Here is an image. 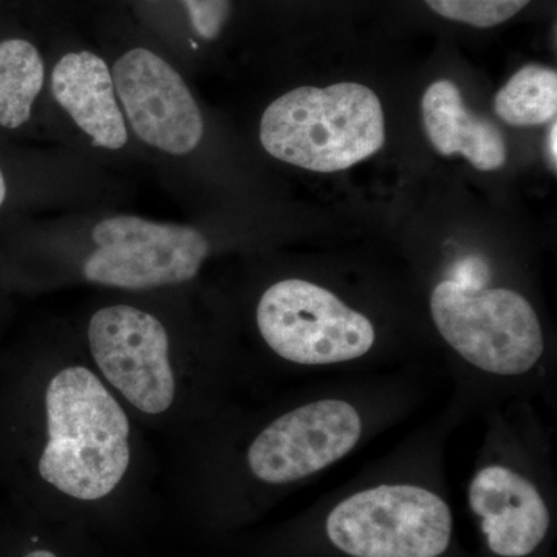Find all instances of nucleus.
<instances>
[{
  "mask_svg": "<svg viewBox=\"0 0 557 557\" xmlns=\"http://www.w3.org/2000/svg\"><path fill=\"white\" fill-rule=\"evenodd\" d=\"M86 341L91 368L124 406L161 418L178 405L177 350L159 318L127 304L102 307L91 314Z\"/></svg>",
  "mask_w": 557,
  "mask_h": 557,
  "instance_id": "obj_6",
  "label": "nucleus"
},
{
  "mask_svg": "<svg viewBox=\"0 0 557 557\" xmlns=\"http://www.w3.org/2000/svg\"><path fill=\"white\" fill-rule=\"evenodd\" d=\"M429 9L449 21L475 28H493L515 17L531 0H424Z\"/></svg>",
  "mask_w": 557,
  "mask_h": 557,
  "instance_id": "obj_15",
  "label": "nucleus"
},
{
  "mask_svg": "<svg viewBox=\"0 0 557 557\" xmlns=\"http://www.w3.org/2000/svg\"><path fill=\"white\" fill-rule=\"evenodd\" d=\"M384 141L383 106L364 84L298 87L271 102L260 121V143L271 157L322 174L368 160Z\"/></svg>",
  "mask_w": 557,
  "mask_h": 557,
  "instance_id": "obj_2",
  "label": "nucleus"
},
{
  "mask_svg": "<svg viewBox=\"0 0 557 557\" xmlns=\"http://www.w3.org/2000/svg\"><path fill=\"white\" fill-rule=\"evenodd\" d=\"M557 123L556 120L553 121V124H549L548 135H547V159L549 164V170L555 172L557 166V149H556V139H557Z\"/></svg>",
  "mask_w": 557,
  "mask_h": 557,
  "instance_id": "obj_17",
  "label": "nucleus"
},
{
  "mask_svg": "<svg viewBox=\"0 0 557 557\" xmlns=\"http://www.w3.org/2000/svg\"><path fill=\"white\" fill-rule=\"evenodd\" d=\"M24 557H58V556L54 555L53 552H50V549L39 548V549H33V552L27 553V555H25Z\"/></svg>",
  "mask_w": 557,
  "mask_h": 557,
  "instance_id": "obj_18",
  "label": "nucleus"
},
{
  "mask_svg": "<svg viewBox=\"0 0 557 557\" xmlns=\"http://www.w3.org/2000/svg\"><path fill=\"white\" fill-rule=\"evenodd\" d=\"M126 406L84 362L39 375L10 362L0 376V478L38 480L62 496L97 502L129 474Z\"/></svg>",
  "mask_w": 557,
  "mask_h": 557,
  "instance_id": "obj_1",
  "label": "nucleus"
},
{
  "mask_svg": "<svg viewBox=\"0 0 557 557\" xmlns=\"http://www.w3.org/2000/svg\"><path fill=\"white\" fill-rule=\"evenodd\" d=\"M366 428L368 418L348 399L304 403L260 429L245 449V469L263 485L302 482L346 458Z\"/></svg>",
  "mask_w": 557,
  "mask_h": 557,
  "instance_id": "obj_8",
  "label": "nucleus"
},
{
  "mask_svg": "<svg viewBox=\"0 0 557 557\" xmlns=\"http://www.w3.org/2000/svg\"><path fill=\"white\" fill-rule=\"evenodd\" d=\"M51 91L94 148L126 146V121L115 98L112 72L90 51L65 54L51 73Z\"/></svg>",
  "mask_w": 557,
  "mask_h": 557,
  "instance_id": "obj_11",
  "label": "nucleus"
},
{
  "mask_svg": "<svg viewBox=\"0 0 557 557\" xmlns=\"http://www.w3.org/2000/svg\"><path fill=\"white\" fill-rule=\"evenodd\" d=\"M42 58L25 39L0 42V126L17 129L32 116L44 86Z\"/></svg>",
  "mask_w": 557,
  "mask_h": 557,
  "instance_id": "obj_13",
  "label": "nucleus"
},
{
  "mask_svg": "<svg viewBox=\"0 0 557 557\" xmlns=\"http://www.w3.org/2000/svg\"><path fill=\"white\" fill-rule=\"evenodd\" d=\"M429 311L454 355L487 375H527L547 351L536 309L516 289L461 285L443 277L432 288Z\"/></svg>",
  "mask_w": 557,
  "mask_h": 557,
  "instance_id": "obj_3",
  "label": "nucleus"
},
{
  "mask_svg": "<svg viewBox=\"0 0 557 557\" xmlns=\"http://www.w3.org/2000/svg\"><path fill=\"white\" fill-rule=\"evenodd\" d=\"M194 32L205 40L218 39L231 14V0H182Z\"/></svg>",
  "mask_w": 557,
  "mask_h": 557,
  "instance_id": "obj_16",
  "label": "nucleus"
},
{
  "mask_svg": "<svg viewBox=\"0 0 557 557\" xmlns=\"http://www.w3.org/2000/svg\"><path fill=\"white\" fill-rule=\"evenodd\" d=\"M91 242L95 248L83 263L86 281L135 292L193 281L211 249L205 234L193 226L137 215L101 220Z\"/></svg>",
  "mask_w": 557,
  "mask_h": 557,
  "instance_id": "obj_7",
  "label": "nucleus"
},
{
  "mask_svg": "<svg viewBox=\"0 0 557 557\" xmlns=\"http://www.w3.org/2000/svg\"><path fill=\"white\" fill-rule=\"evenodd\" d=\"M453 530L445 498L416 483L364 487L325 520L329 541L350 557H440Z\"/></svg>",
  "mask_w": 557,
  "mask_h": 557,
  "instance_id": "obj_5",
  "label": "nucleus"
},
{
  "mask_svg": "<svg viewBox=\"0 0 557 557\" xmlns=\"http://www.w3.org/2000/svg\"><path fill=\"white\" fill-rule=\"evenodd\" d=\"M468 502L494 555L527 557L547 537V504L536 483L518 468L498 461L483 465L469 482Z\"/></svg>",
  "mask_w": 557,
  "mask_h": 557,
  "instance_id": "obj_10",
  "label": "nucleus"
},
{
  "mask_svg": "<svg viewBox=\"0 0 557 557\" xmlns=\"http://www.w3.org/2000/svg\"><path fill=\"white\" fill-rule=\"evenodd\" d=\"M421 115L429 141L442 156L460 153L482 172L502 170L507 163L504 132L468 109L454 81L440 79L428 87L421 100Z\"/></svg>",
  "mask_w": 557,
  "mask_h": 557,
  "instance_id": "obj_12",
  "label": "nucleus"
},
{
  "mask_svg": "<svg viewBox=\"0 0 557 557\" xmlns=\"http://www.w3.org/2000/svg\"><path fill=\"white\" fill-rule=\"evenodd\" d=\"M7 199V183L5 177H3V172L0 170V207H2L3 201Z\"/></svg>",
  "mask_w": 557,
  "mask_h": 557,
  "instance_id": "obj_19",
  "label": "nucleus"
},
{
  "mask_svg": "<svg viewBox=\"0 0 557 557\" xmlns=\"http://www.w3.org/2000/svg\"><path fill=\"white\" fill-rule=\"evenodd\" d=\"M113 84L135 135L146 145L185 156L203 138V116L170 62L148 49H132L113 67Z\"/></svg>",
  "mask_w": 557,
  "mask_h": 557,
  "instance_id": "obj_9",
  "label": "nucleus"
},
{
  "mask_svg": "<svg viewBox=\"0 0 557 557\" xmlns=\"http://www.w3.org/2000/svg\"><path fill=\"white\" fill-rule=\"evenodd\" d=\"M256 327L274 357L300 368L347 364L379 347L372 319L304 278H284L263 292Z\"/></svg>",
  "mask_w": 557,
  "mask_h": 557,
  "instance_id": "obj_4",
  "label": "nucleus"
},
{
  "mask_svg": "<svg viewBox=\"0 0 557 557\" xmlns=\"http://www.w3.org/2000/svg\"><path fill=\"white\" fill-rule=\"evenodd\" d=\"M497 116L509 126L534 127L557 115V73L541 64L518 70L494 98Z\"/></svg>",
  "mask_w": 557,
  "mask_h": 557,
  "instance_id": "obj_14",
  "label": "nucleus"
}]
</instances>
